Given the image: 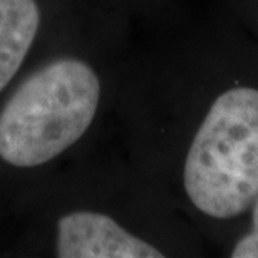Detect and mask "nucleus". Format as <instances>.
I'll return each mask as SVG.
<instances>
[{"label": "nucleus", "mask_w": 258, "mask_h": 258, "mask_svg": "<svg viewBox=\"0 0 258 258\" xmlns=\"http://www.w3.org/2000/svg\"><path fill=\"white\" fill-rule=\"evenodd\" d=\"M253 215H251V230L241 236L235 245L231 256L233 258H258V196L253 201Z\"/></svg>", "instance_id": "3"}, {"label": "nucleus", "mask_w": 258, "mask_h": 258, "mask_svg": "<svg viewBox=\"0 0 258 258\" xmlns=\"http://www.w3.org/2000/svg\"><path fill=\"white\" fill-rule=\"evenodd\" d=\"M94 12L82 14L0 96V220L84 156L109 96Z\"/></svg>", "instance_id": "1"}, {"label": "nucleus", "mask_w": 258, "mask_h": 258, "mask_svg": "<svg viewBox=\"0 0 258 258\" xmlns=\"http://www.w3.org/2000/svg\"><path fill=\"white\" fill-rule=\"evenodd\" d=\"M181 186L196 211L226 220L258 196V89L235 87L213 101L183 158Z\"/></svg>", "instance_id": "2"}]
</instances>
